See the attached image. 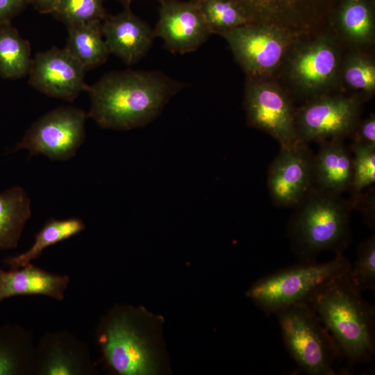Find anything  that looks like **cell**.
<instances>
[{
	"label": "cell",
	"mask_w": 375,
	"mask_h": 375,
	"mask_svg": "<svg viewBox=\"0 0 375 375\" xmlns=\"http://www.w3.org/2000/svg\"><path fill=\"white\" fill-rule=\"evenodd\" d=\"M186 85L159 70L111 71L86 92L88 117L103 128L127 131L145 126Z\"/></svg>",
	"instance_id": "6da1fadb"
},
{
	"label": "cell",
	"mask_w": 375,
	"mask_h": 375,
	"mask_svg": "<svg viewBox=\"0 0 375 375\" xmlns=\"http://www.w3.org/2000/svg\"><path fill=\"white\" fill-rule=\"evenodd\" d=\"M348 274L321 288L308 302L349 365L370 361L375 351L374 305Z\"/></svg>",
	"instance_id": "7a4b0ae2"
},
{
	"label": "cell",
	"mask_w": 375,
	"mask_h": 375,
	"mask_svg": "<svg viewBox=\"0 0 375 375\" xmlns=\"http://www.w3.org/2000/svg\"><path fill=\"white\" fill-rule=\"evenodd\" d=\"M142 308L118 305L99 322L95 338L108 369L118 375H151L160 372V358L151 325Z\"/></svg>",
	"instance_id": "3957f363"
},
{
	"label": "cell",
	"mask_w": 375,
	"mask_h": 375,
	"mask_svg": "<svg viewBox=\"0 0 375 375\" xmlns=\"http://www.w3.org/2000/svg\"><path fill=\"white\" fill-rule=\"evenodd\" d=\"M296 207L288 235L300 262L315 261L324 251L343 253L350 240V201L313 187Z\"/></svg>",
	"instance_id": "277c9868"
},
{
	"label": "cell",
	"mask_w": 375,
	"mask_h": 375,
	"mask_svg": "<svg viewBox=\"0 0 375 375\" xmlns=\"http://www.w3.org/2000/svg\"><path fill=\"white\" fill-rule=\"evenodd\" d=\"M344 49L326 26L298 37L290 47L276 76L292 99L303 101L339 91Z\"/></svg>",
	"instance_id": "5b68a950"
},
{
	"label": "cell",
	"mask_w": 375,
	"mask_h": 375,
	"mask_svg": "<svg viewBox=\"0 0 375 375\" xmlns=\"http://www.w3.org/2000/svg\"><path fill=\"white\" fill-rule=\"evenodd\" d=\"M351 264L343 253L326 262L299 263L281 269L256 281L246 295L265 314L308 302L323 286L349 273Z\"/></svg>",
	"instance_id": "8992f818"
},
{
	"label": "cell",
	"mask_w": 375,
	"mask_h": 375,
	"mask_svg": "<svg viewBox=\"0 0 375 375\" xmlns=\"http://www.w3.org/2000/svg\"><path fill=\"white\" fill-rule=\"evenodd\" d=\"M285 346L299 368L310 375H335L342 358L331 335L308 302L292 305L274 314Z\"/></svg>",
	"instance_id": "52a82bcc"
},
{
	"label": "cell",
	"mask_w": 375,
	"mask_h": 375,
	"mask_svg": "<svg viewBox=\"0 0 375 375\" xmlns=\"http://www.w3.org/2000/svg\"><path fill=\"white\" fill-rule=\"evenodd\" d=\"M247 77L276 78L286 53L298 38L277 26L248 24L221 35Z\"/></svg>",
	"instance_id": "ba28073f"
},
{
	"label": "cell",
	"mask_w": 375,
	"mask_h": 375,
	"mask_svg": "<svg viewBox=\"0 0 375 375\" xmlns=\"http://www.w3.org/2000/svg\"><path fill=\"white\" fill-rule=\"evenodd\" d=\"M244 107L247 124L270 135L281 147L300 140L294 99L277 78L246 76Z\"/></svg>",
	"instance_id": "9c48e42d"
},
{
	"label": "cell",
	"mask_w": 375,
	"mask_h": 375,
	"mask_svg": "<svg viewBox=\"0 0 375 375\" xmlns=\"http://www.w3.org/2000/svg\"><path fill=\"white\" fill-rule=\"evenodd\" d=\"M363 102L340 92L319 95L295 108L299 140L306 143L349 138L360 119Z\"/></svg>",
	"instance_id": "30bf717a"
},
{
	"label": "cell",
	"mask_w": 375,
	"mask_h": 375,
	"mask_svg": "<svg viewBox=\"0 0 375 375\" xmlns=\"http://www.w3.org/2000/svg\"><path fill=\"white\" fill-rule=\"evenodd\" d=\"M87 117L84 110L73 106L52 110L31 125L13 151L27 149L31 156L69 160L84 142Z\"/></svg>",
	"instance_id": "8fae6325"
},
{
	"label": "cell",
	"mask_w": 375,
	"mask_h": 375,
	"mask_svg": "<svg viewBox=\"0 0 375 375\" xmlns=\"http://www.w3.org/2000/svg\"><path fill=\"white\" fill-rule=\"evenodd\" d=\"M250 24L274 26L297 37L315 33L327 25L335 0H233Z\"/></svg>",
	"instance_id": "7c38bea8"
},
{
	"label": "cell",
	"mask_w": 375,
	"mask_h": 375,
	"mask_svg": "<svg viewBox=\"0 0 375 375\" xmlns=\"http://www.w3.org/2000/svg\"><path fill=\"white\" fill-rule=\"evenodd\" d=\"M314 155L301 140L286 147L269 165L267 185L278 207L297 206L313 188Z\"/></svg>",
	"instance_id": "4fadbf2b"
},
{
	"label": "cell",
	"mask_w": 375,
	"mask_h": 375,
	"mask_svg": "<svg viewBox=\"0 0 375 375\" xmlns=\"http://www.w3.org/2000/svg\"><path fill=\"white\" fill-rule=\"evenodd\" d=\"M153 30L165 47L175 54L197 51L211 34L196 0H160Z\"/></svg>",
	"instance_id": "5bb4252c"
},
{
	"label": "cell",
	"mask_w": 375,
	"mask_h": 375,
	"mask_svg": "<svg viewBox=\"0 0 375 375\" xmlns=\"http://www.w3.org/2000/svg\"><path fill=\"white\" fill-rule=\"evenodd\" d=\"M85 72L65 47H53L38 53L32 59L28 83L46 95L73 101L88 90Z\"/></svg>",
	"instance_id": "9a60e30c"
},
{
	"label": "cell",
	"mask_w": 375,
	"mask_h": 375,
	"mask_svg": "<svg viewBox=\"0 0 375 375\" xmlns=\"http://www.w3.org/2000/svg\"><path fill=\"white\" fill-rule=\"evenodd\" d=\"M96 372L87 344L72 333H45L35 344L33 375H91Z\"/></svg>",
	"instance_id": "2e32d148"
},
{
	"label": "cell",
	"mask_w": 375,
	"mask_h": 375,
	"mask_svg": "<svg viewBox=\"0 0 375 375\" xmlns=\"http://www.w3.org/2000/svg\"><path fill=\"white\" fill-rule=\"evenodd\" d=\"M326 26L344 49L374 50L375 0H335Z\"/></svg>",
	"instance_id": "e0dca14e"
},
{
	"label": "cell",
	"mask_w": 375,
	"mask_h": 375,
	"mask_svg": "<svg viewBox=\"0 0 375 375\" xmlns=\"http://www.w3.org/2000/svg\"><path fill=\"white\" fill-rule=\"evenodd\" d=\"M101 28L110 53L129 66L147 55L156 38L151 26L131 8L115 15H108L101 22Z\"/></svg>",
	"instance_id": "ac0fdd59"
},
{
	"label": "cell",
	"mask_w": 375,
	"mask_h": 375,
	"mask_svg": "<svg viewBox=\"0 0 375 375\" xmlns=\"http://www.w3.org/2000/svg\"><path fill=\"white\" fill-rule=\"evenodd\" d=\"M70 278L49 272L33 263L18 269H0V303L17 296L43 295L56 301L65 299Z\"/></svg>",
	"instance_id": "d6986e66"
},
{
	"label": "cell",
	"mask_w": 375,
	"mask_h": 375,
	"mask_svg": "<svg viewBox=\"0 0 375 375\" xmlns=\"http://www.w3.org/2000/svg\"><path fill=\"white\" fill-rule=\"evenodd\" d=\"M313 159V187L341 194L351 189L353 178L352 156L342 140L322 141Z\"/></svg>",
	"instance_id": "ffe728a7"
},
{
	"label": "cell",
	"mask_w": 375,
	"mask_h": 375,
	"mask_svg": "<svg viewBox=\"0 0 375 375\" xmlns=\"http://www.w3.org/2000/svg\"><path fill=\"white\" fill-rule=\"evenodd\" d=\"M33 333L18 324L0 326V375H33Z\"/></svg>",
	"instance_id": "44dd1931"
},
{
	"label": "cell",
	"mask_w": 375,
	"mask_h": 375,
	"mask_svg": "<svg viewBox=\"0 0 375 375\" xmlns=\"http://www.w3.org/2000/svg\"><path fill=\"white\" fill-rule=\"evenodd\" d=\"M339 91L363 103L375 94L374 50L344 49L339 73Z\"/></svg>",
	"instance_id": "7402d4cb"
},
{
	"label": "cell",
	"mask_w": 375,
	"mask_h": 375,
	"mask_svg": "<svg viewBox=\"0 0 375 375\" xmlns=\"http://www.w3.org/2000/svg\"><path fill=\"white\" fill-rule=\"evenodd\" d=\"M31 217V200L20 186L0 192V251L15 249Z\"/></svg>",
	"instance_id": "603a6c76"
},
{
	"label": "cell",
	"mask_w": 375,
	"mask_h": 375,
	"mask_svg": "<svg viewBox=\"0 0 375 375\" xmlns=\"http://www.w3.org/2000/svg\"><path fill=\"white\" fill-rule=\"evenodd\" d=\"M101 21H92L67 27L65 48L86 71L106 62L110 52L104 40Z\"/></svg>",
	"instance_id": "cb8c5ba5"
},
{
	"label": "cell",
	"mask_w": 375,
	"mask_h": 375,
	"mask_svg": "<svg viewBox=\"0 0 375 375\" xmlns=\"http://www.w3.org/2000/svg\"><path fill=\"white\" fill-rule=\"evenodd\" d=\"M85 228V223L79 218H51L35 235L34 242L27 251L6 258L4 262L10 269L26 266L39 258L46 248L80 233Z\"/></svg>",
	"instance_id": "d4e9b609"
},
{
	"label": "cell",
	"mask_w": 375,
	"mask_h": 375,
	"mask_svg": "<svg viewBox=\"0 0 375 375\" xmlns=\"http://www.w3.org/2000/svg\"><path fill=\"white\" fill-rule=\"evenodd\" d=\"M32 59L31 47L11 22L0 24V76L17 79L28 75Z\"/></svg>",
	"instance_id": "484cf974"
},
{
	"label": "cell",
	"mask_w": 375,
	"mask_h": 375,
	"mask_svg": "<svg viewBox=\"0 0 375 375\" xmlns=\"http://www.w3.org/2000/svg\"><path fill=\"white\" fill-rule=\"evenodd\" d=\"M211 34L220 36L250 24L241 8L233 0H196Z\"/></svg>",
	"instance_id": "4316f807"
},
{
	"label": "cell",
	"mask_w": 375,
	"mask_h": 375,
	"mask_svg": "<svg viewBox=\"0 0 375 375\" xmlns=\"http://www.w3.org/2000/svg\"><path fill=\"white\" fill-rule=\"evenodd\" d=\"M67 27L92 21H103L108 15L104 0H58L52 12Z\"/></svg>",
	"instance_id": "83f0119b"
},
{
	"label": "cell",
	"mask_w": 375,
	"mask_h": 375,
	"mask_svg": "<svg viewBox=\"0 0 375 375\" xmlns=\"http://www.w3.org/2000/svg\"><path fill=\"white\" fill-rule=\"evenodd\" d=\"M348 276L353 285L361 292L375 290V236H370L360 244L353 265Z\"/></svg>",
	"instance_id": "f1b7e54d"
},
{
	"label": "cell",
	"mask_w": 375,
	"mask_h": 375,
	"mask_svg": "<svg viewBox=\"0 0 375 375\" xmlns=\"http://www.w3.org/2000/svg\"><path fill=\"white\" fill-rule=\"evenodd\" d=\"M353 178L351 189L356 195L375 182V146L352 143Z\"/></svg>",
	"instance_id": "f546056e"
},
{
	"label": "cell",
	"mask_w": 375,
	"mask_h": 375,
	"mask_svg": "<svg viewBox=\"0 0 375 375\" xmlns=\"http://www.w3.org/2000/svg\"><path fill=\"white\" fill-rule=\"evenodd\" d=\"M353 143L375 146V115L371 112L367 117L360 119L350 137Z\"/></svg>",
	"instance_id": "4dcf8cb0"
},
{
	"label": "cell",
	"mask_w": 375,
	"mask_h": 375,
	"mask_svg": "<svg viewBox=\"0 0 375 375\" xmlns=\"http://www.w3.org/2000/svg\"><path fill=\"white\" fill-rule=\"evenodd\" d=\"M28 3V0H0V24L10 23Z\"/></svg>",
	"instance_id": "1f68e13d"
},
{
	"label": "cell",
	"mask_w": 375,
	"mask_h": 375,
	"mask_svg": "<svg viewBox=\"0 0 375 375\" xmlns=\"http://www.w3.org/2000/svg\"><path fill=\"white\" fill-rule=\"evenodd\" d=\"M35 8L43 14H52L58 0H28Z\"/></svg>",
	"instance_id": "d6a6232c"
},
{
	"label": "cell",
	"mask_w": 375,
	"mask_h": 375,
	"mask_svg": "<svg viewBox=\"0 0 375 375\" xmlns=\"http://www.w3.org/2000/svg\"><path fill=\"white\" fill-rule=\"evenodd\" d=\"M117 2H119L124 8H131V3L133 0H116ZM157 1H160V0H156Z\"/></svg>",
	"instance_id": "836d02e7"
}]
</instances>
